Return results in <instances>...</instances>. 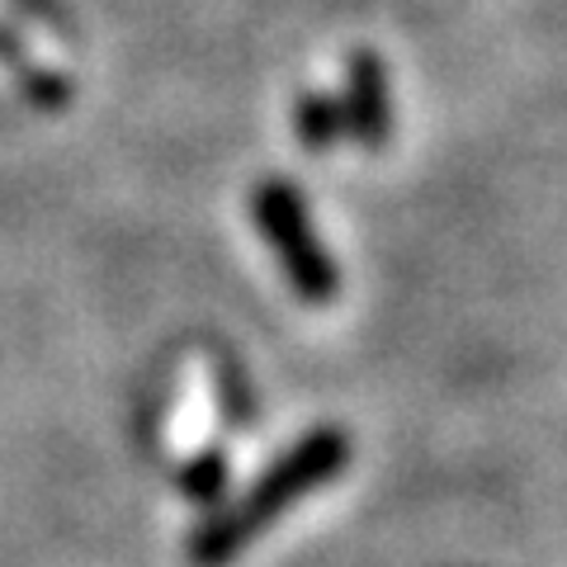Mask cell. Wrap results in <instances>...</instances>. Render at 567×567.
<instances>
[{"instance_id":"1","label":"cell","mask_w":567,"mask_h":567,"mask_svg":"<svg viewBox=\"0 0 567 567\" xmlns=\"http://www.w3.org/2000/svg\"><path fill=\"white\" fill-rule=\"evenodd\" d=\"M346 464H350V435L336 431V425H317L303 440H293L237 502H223L194 529V539H189L194 567H227L237 554H246L284 511H293L303 496L331 483L336 473H346Z\"/></svg>"},{"instance_id":"2","label":"cell","mask_w":567,"mask_h":567,"mask_svg":"<svg viewBox=\"0 0 567 567\" xmlns=\"http://www.w3.org/2000/svg\"><path fill=\"white\" fill-rule=\"evenodd\" d=\"M251 223L265 237V246L275 251L289 289L303 298V303L322 308L341 293V270H336L331 251L322 246L312 227V213L284 175H265V181L251 185Z\"/></svg>"},{"instance_id":"3","label":"cell","mask_w":567,"mask_h":567,"mask_svg":"<svg viewBox=\"0 0 567 567\" xmlns=\"http://www.w3.org/2000/svg\"><path fill=\"white\" fill-rule=\"evenodd\" d=\"M346 133L364 147H383L393 133V95H388V66L374 52H350L346 95H341Z\"/></svg>"},{"instance_id":"4","label":"cell","mask_w":567,"mask_h":567,"mask_svg":"<svg viewBox=\"0 0 567 567\" xmlns=\"http://www.w3.org/2000/svg\"><path fill=\"white\" fill-rule=\"evenodd\" d=\"M293 133L303 137L312 152H327L331 142L346 133L341 100H331V95H303V100L293 104Z\"/></svg>"},{"instance_id":"5","label":"cell","mask_w":567,"mask_h":567,"mask_svg":"<svg viewBox=\"0 0 567 567\" xmlns=\"http://www.w3.org/2000/svg\"><path fill=\"white\" fill-rule=\"evenodd\" d=\"M181 487H185V496H194V502H204V506L223 502V492H227V458H223L218 450H204V454L185 468Z\"/></svg>"}]
</instances>
